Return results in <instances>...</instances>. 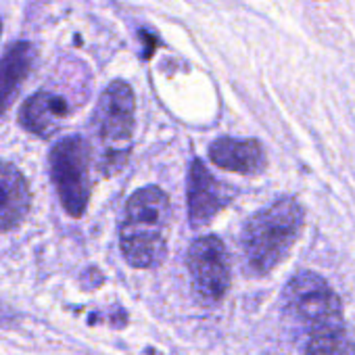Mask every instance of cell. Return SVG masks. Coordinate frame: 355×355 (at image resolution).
Here are the masks:
<instances>
[{
  "label": "cell",
  "mask_w": 355,
  "mask_h": 355,
  "mask_svg": "<svg viewBox=\"0 0 355 355\" xmlns=\"http://www.w3.org/2000/svg\"><path fill=\"white\" fill-rule=\"evenodd\" d=\"M286 307L307 334L303 355H355V340L347 332L340 299L322 276L297 274L286 288Z\"/></svg>",
  "instance_id": "1"
},
{
  "label": "cell",
  "mask_w": 355,
  "mask_h": 355,
  "mask_svg": "<svg viewBox=\"0 0 355 355\" xmlns=\"http://www.w3.org/2000/svg\"><path fill=\"white\" fill-rule=\"evenodd\" d=\"M169 220V197L159 187H144L128 199L119 226V247L132 268L146 270L163 261Z\"/></svg>",
  "instance_id": "2"
},
{
  "label": "cell",
  "mask_w": 355,
  "mask_h": 355,
  "mask_svg": "<svg viewBox=\"0 0 355 355\" xmlns=\"http://www.w3.org/2000/svg\"><path fill=\"white\" fill-rule=\"evenodd\" d=\"M303 230L301 205L286 197L249 218L243 230V249L255 274L278 268Z\"/></svg>",
  "instance_id": "3"
},
{
  "label": "cell",
  "mask_w": 355,
  "mask_h": 355,
  "mask_svg": "<svg viewBox=\"0 0 355 355\" xmlns=\"http://www.w3.org/2000/svg\"><path fill=\"white\" fill-rule=\"evenodd\" d=\"M134 92L125 82H113L105 88L94 111L96 136L103 144L101 169L109 175L115 173L130 155L134 132Z\"/></svg>",
  "instance_id": "4"
},
{
  "label": "cell",
  "mask_w": 355,
  "mask_h": 355,
  "mask_svg": "<svg viewBox=\"0 0 355 355\" xmlns=\"http://www.w3.org/2000/svg\"><path fill=\"white\" fill-rule=\"evenodd\" d=\"M90 144L82 136L61 138L49 155L53 184L71 218H82L90 199Z\"/></svg>",
  "instance_id": "5"
},
{
  "label": "cell",
  "mask_w": 355,
  "mask_h": 355,
  "mask_svg": "<svg viewBox=\"0 0 355 355\" xmlns=\"http://www.w3.org/2000/svg\"><path fill=\"white\" fill-rule=\"evenodd\" d=\"M191 284L201 305H216L230 288V259L218 236H199L187 255Z\"/></svg>",
  "instance_id": "6"
},
{
  "label": "cell",
  "mask_w": 355,
  "mask_h": 355,
  "mask_svg": "<svg viewBox=\"0 0 355 355\" xmlns=\"http://www.w3.org/2000/svg\"><path fill=\"white\" fill-rule=\"evenodd\" d=\"M224 207L222 184L211 175L203 161L195 159L189 169V220L193 228H203Z\"/></svg>",
  "instance_id": "7"
},
{
  "label": "cell",
  "mask_w": 355,
  "mask_h": 355,
  "mask_svg": "<svg viewBox=\"0 0 355 355\" xmlns=\"http://www.w3.org/2000/svg\"><path fill=\"white\" fill-rule=\"evenodd\" d=\"M32 193L26 175L9 161H0V232H9L30 211Z\"/></svg>",
  "instance_id": "8"
},
{
  "label": "cell",
  "mask_w": 355,
  "mask_h": 355,
  "mask_svg": "<svg viewBox=\"0 0 355 355\" xmlns=\"http://www.w3.org/2000/svg\"><path fill=\"white\" fill-rule=\"evenodd\" d=\"M67 113L69 107L63 96L40 90L24 103L19 111V123L36 136H51L59 130Z\"/></svg>",
  "instance_id": "9"
},
{
  "label": "cell",
  "mask_w": 355,
  "mask_h": 355,
  "mask_svg": "<svg viewBox=\"0 0 355 355\" xmlns=\"http://www.w3.org/2000/svg\"><path fill=\"white\" fill-rule=\"evenodd\" d=\"M209 159L214 165L239 173H257L266 167V155L257 140L218 138L209 146Z\"/></svg>",
  "instance_id": "10"
},
{
  "label": "cell",
  "mask_w": 355,
  "mask_h": 355,
  "mask_svg": "<svg viewBox=\"0 0 355 355\" xmlns=\"http://www.w3.org/2000/svg\"><path fill=\"white\" fill-rule=\"evenodd\" d=\"M34 61L36 49L30 42H17L0 57V117L15 101L21 84L34 67Z\"/></svg>",
  "instance_id": "11"
},
{
  "label": "cell",
  "mask_w": 355,
  "mask_h": 355,
  "mask_svg": "<svg viewBox=\"0 0 355 355\" xmlns=\"http://www.w3.org/2000/svg\"><path fill=\"white\" fill-rule=\"evenodd\" d=\"M0 34H3V21H0Z\"/></svg>",
  "instance_id": "12"
}]
</instances>
